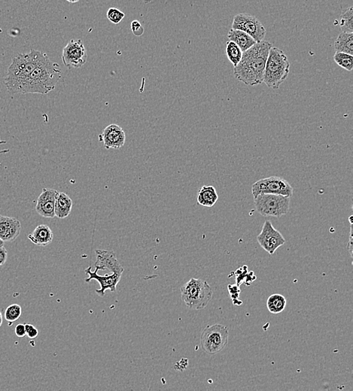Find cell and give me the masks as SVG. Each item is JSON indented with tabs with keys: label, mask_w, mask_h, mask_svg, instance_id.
Returning a JSON list of instances; mask_svg holds the SVG:
<instances>
[{
	"label": "cell",
	"mask_w": 353,
	"mask_h": 391,
	"mask_svg": "<svg viewBox=\"0 0 353 391\" xmlns=\"http://www.w3.org/2000/svg\"><path fill=\"white\" fill-rule=\"evenodd\" d=\"M271 48V43L263 40L242 52L240 61L234 68L236 79L249 86L263 83L266 62Z\"/></svg>",
	"instance_id": "obj_1"
},
{
	"label": "cell",
	"mask_w": 353,
	"mask_h": 391,
	"mask_svg": "<svg viewBox=\"0 0 353 391\" xmlns=\"http://www.w3.org/2000/svg\"><path fill=\"white\" fill-rule=\"evenodd\" d=\"M46 56V53L32 49L30 53L18 54L14 56L4 78L7 91L12 95L20 94L29 75Z\"/></svg>",
	"instance_id": "obj_2"
},
{
	"label": "cell",
	"mask_w": 353,
	"mask_h": 391,
	"mask_svg": "<svg viewBox=\"0 0 353 391\" xmlns=\"http://www.w3.org/2000/svg\"><path fill=\"white\" fill-rule=\"evenodd\" d=\"M60 78L59 64L52 62L47 55L29 75L20 90V94L46 95L55 89Z\"/></svg>",
	"instance_id": "obj_3"
},
{
	"label": "cell",
	"mask_w": 353,
	"mask_h": 391,
	"mask_svg": "<svg viewBox=\"0 0 353 391\" xmlns=\"http://www.w3.org/2000/svg\"><path fill=\"white\" fill-rule=\"evenodd\" d=\"M290 63L286 54L278 48L272 47L266 62L263 82L268 88L277 90L287 79Z\"/></svg>",
	"instance_id": "obj_4"
},
{
	"label": "cell",
	"mask_w": 353,
	"mask_h": 391,
	"mask_svg": "<svg viewBox=\"0 0 353 391\" xmlns=\"http://www.w3.org/2000/svg\"><path fill=\"white\" fill-rule=\"evenodd\" d=\"M181 299L188 309L202 310L211 301L213 290L206 280L192 278L181 287Z\"/></svg>",
	"instance_id": "obj_5"
},
{
	"label": "cell",
	"mask_w": 353,
	"mask_h": 391,
	"mask_svg": "<svg viewBox=\"0 0 353 391\" xmlns=\"http://www.w3.org/2000/svg\"><path fill=\"white\" fill-rule=\"evenodd\" d=\"M229 331L227 326L216 324L208 325L200 335L202 349L209 355L219 354L228 345Z\"/></svg>",
	"instance_id": "obj_6"
},
{
	"label": "cell",
	"mask_w": 353,
	"mask_h": 391,
	"mask_svg": "<svg viewBox=\"0 0 353 391\" xmlns=\"http://www.w3.org/2000/svg\"><path fill=\"white\" fill-rule=\"evenodd\" d=\"M290 199L282 195L263 193L254 198V204L261 216L281 218L289 213Z\"/></svg>",
	"instance_id": "obj_7"
},
{
	"label": "cell",
	"mask_w": 353,
	"mask_h": 391,
	"mask_svg": "<svg viewBox=\"0 0 353 391\" xmlns=\"http://www.w3.org/2000/svg\"><path fill=\"white\" fill-rule=\"evenodd\" d=\"M263 193L282 195V196L292 197L293 194V187L286 180L281 177H269L256 181L252 185V194L254 198L258 195Z\"/></svg>",
	"instance_id": "obj_8"
},
{
	"label": "cell",
	"mask_w": 353,
	"mask_h": 391,
	"mask_svg": "<svg viewBox=\"0 0 353 391\" xmlns=\"http://www.w3.org/2000/svg\"><path fill=\"white\" fill-rule=\"evenodd\" d=\"M232 29L240 30L252 36L256 42L264 40L266 30L257 17L248 14H238L234 17Z\"/></svg>",
	"instance_id": "obj_9"
},
{
	"label": "cell",
	"mask_w": 353,
	"mask_h": 391,
	"mask_svg": "<svg viewBox=\"0 0 353 391\" xmlns=\"http://www.w3.org/2000/svg\"><path fill=\"white\" fill-rule=\"evenodd\" d=\"M257 241L260 246L271 255L286 242L281 232L275 229L270 221L264 222L261 232L257 236Z\"/></svg>",
	"instance_id": "obj_10"
},
{
	"label": "cell",
	"mask_w": 353,
	"mask_h": 391,
	"mask_svg": "<svg viewBox=\"0 0 353 391\" xmlns=\"http://www.w3.org/2000/svg\"><path fill=\"white\" fill-rule=\"evenodd\" d=\"M88 59L86 49L81 39H72L63 49L62 60L69 69H77L85 65Z\"/></svg>",
	"instance_id": "obj_11"
},
{
	"label": "cell",
	"mask_w": 353,
	"mask_h": 391,
	"mask_svg": "<svg viewBox=\"0 0 353 391\" xmlns=\"http://www.w3.org/2000/svg\"><path fill=\"white\" fill-rule=\"evenodd\" d=\"M85 271V273L89 276L88 279H85V281L87 283H89L92 280H97L100 283V289L96 290L95 292L100 297L105 296L107 290H110L112 292L116 291V287H117L118 284L120 281L123 273V272H115V273H111L110 274L101 276L97 273L96 270L92 272L91 267H88Z\"/></svg>",
	"instance_id": "obj_12"
},
{
	"label": "cell",
	"mask_w": 353,
	"mask_h": 391,
	"mask_svg": "<svg viewBox=\"0 0 353 391\" xmlns=\"http://www.w3.org/2000/svg\"><path fill=\"white\" fill-rule=\"evenodd\" d=\"M107 150H118L125 144L126 136L123 129L117 124H110L103 129L99 136Z\"/></svg>",
	"instance_id": "obj_13"
},
{
	"label": "cell",
	"mask_w": 353,
	"mask_h": 391,
	"mask_svg": "<svg viewBox=\"0 0 353 391\" xmlns=\"http://www.w3.org/2000/svg\"><path fill=\"white\" fill-rule=\"evenodd\" d=\"M58 190L52 188H43L36 203V211L39 215L48 219L55 217V206Z\"/></svg>",
	"instance_id": "obj_14"
},
{
	"label": "cell",
	"mask_w": 353,
	"mask_h": 391,
	"mask_svg": "<svg viewBox=\"0 0 353 391\" xmlns=\"http://www.w3.org/2000/svg\"><path fill=\"white\" fill-rule=\"evenodd\" d=\"M21 232L20 222L13 217L0 215V238L4 242H14Z\"/></svg>",
	"instance_id": "obj_15"
},
{
	"label": "cell",
	"mask_w": 353,
	"mask_h": 391,
	"mask_svg": "<svg viewBox=\"0 0 353 391\" xmlns=\"http://www.w3.org/2000/svg\"><path fill=\"white\" fill-rule=\"evenodd\" d=\"M28 238L35 245L46 247L53 241L54 233L48 225L41 224L36 226L32 233L29 234Z\"/></svg>",
	"instance_id": "obj_16"
},
{
	"label": "cell",
	"mask_w": 353,
	"mask_h": 391,
	"mask_svg": "<svg viewBox=\"0 0 353 391\" xmlns=\"http://www.w3.org/2000/svg\"><path fill=\"white\" fill-rule=\"evenodd\" d=\"M72 199L69 195L63 192H58L55 200V216L59 219H66L72 212Z\"/></svg>",
	"instance_id": "obj_17"
},
{
	"label": "cell",
	"mask_w": 353,
	"mask_h": 391,
	"mask_svg": "<svg viewBox=\"0 0 353 391\" xmlns=\"http://www.w3.org/2000/svg\"><path fill=\"white\" fill-rule=\"evenodd\" d=\"M228 38L232 42L236 43L242 52H245L257 43L252 36L240 30L232 29L228 32Z\"/></svg>",
	"instance_id": "obj_18"
},
{
	"label": "cell",
	"mask_w": 353,
	"mask_h": 391,
	"mask_svg": "<svg viewBox=\"0 0 353 391\" xmlns=\"http://www.w3.org/2000/svg\"><path fill=\"white\" fill-rule=\"evenodd\" d=\"M219 200V195L213 186H203L197 194V203L204 207H213Z\"/></svg>",
	"instance_id": "obj_19"
},
{
	"label": "cell",
	"mask_w": 353,
	"mask_h": 391,
	"mask_svg": "<svg viewBox=\"0 0 353 391\" xmlns=\"http://www.w3.org/2000/svg\"><path fill=\"white\" fill-rule=\"evenodd\" d=\"M335 50L336 52L353 55V33H340L335 42Z\"/></svg>",
	"instance_id": "obj_20"
},
{
	"label": "cell",
	"mask_w": 353,
	"mask_h": 391,
	"mask_svg": "<svg viewBox=\"0 0 353 391\" xmlns=\"http://www.w3.org/2000/svg\"><path fill=\"white\" fill-rule=\"evenodd\" d=\"M287 300L283 295L272 294L267 300V307L269 312L272 314H280L286 309Z\"/></svg>",
	"instance_id": "obj_21"
},
{
	"label": "cell",
	"mask_w": 353,
	"mask_h": 391,
	"mask_svg": "<svg viewBox=\"0 0 353 391\" xmlns=\"http://www.w3.org/2000/svg\"><path fill=\"white\" fill-rule=\"evenodd\" d=\"M226 55L235 67L242 58V52L236 43L230 41L227 43Z\"/></svg>",
	"instance_id": "obj_22"
},
{
	"label": "cell",
	"mask_w": 353,
	"mask_h": 391,
	"mask_svg": "<svg viewBox=\"0 0 353 391\" xmlns=\"http://www.w3.org/2000/svg\"><path fill=\"white\" fill-rule=\"evenodd\" d=\"M340 27L344 33H353V8L346 9L340 18Z\"/></svg>",
	"instance_id": "obj_23"
},
{
	"label": "cell",
	"mask_w": 353,
	"mask_h": 391,
	"mask_svg": "<svg viewBox=\"0 0 353 391\" xmlns=\"http://www.w3.org/2000/svg\"><path fill=\"white\" fill-rule=\"evenodd\" d=\"M334 60L338 66L344 68L346 70L351 72L353 69V56L348 54L336 52L334 56Z\"/></svg>",
	"instance_id": "obj_24"
},
{
	"label": "cell",
	"mask_w": 353,
	"mask_h": 391,
	"mask_svg": "<svg viewBox=\"0 0 353 391\" xmlns=\"http://www.w3.org/2000/svg\"><path fill=\"white\" fill-rule=\"evenodd\" d=\"M22 315V308L18 304H12L6 308L4 314L5 319L8 322L9 326L16 322Z\"/></svg>",
	"instance_id": "obj_25"
},
{
	"label": "cell",
	"mask_w": 353,
	"mask_h": 391,
	"mask_svg": "<svg viewBox=\"0 0 353 391\" xmlns=\"http://www.w3.org/2000/svg\"><path fill=\"white\" fill-rule=\"evenodd\" d=\"M125 17L121 11L116 8H110L107 11V17L112 23L115 24H119Z\"/></svg>",
	"instance_id": "obj_26"
},
{
	"label": "cell",
	"mask_w": 353,
	"mask_h": 391,
	"mask_svg": "<svg viewBox=\"0 0 353 391\" xmlns=\"http://www.w3.org/2000/svg\"><path fill=\"white\" fill-rule=\"evenodd\" d=\"M228 291L230 293L231 298L233 300L234 305L235 306H240L242 305V302L239 300V293H240V290H239V286L233 285V284H229L228 285Z\"/></svg>",
	"instance_id": "obj_27"
},
{
	"label": "cell",
	"mask_w": 353,
	"mask_h": 391,
	"mask_svg": "<svg viewBox=\"0 0 353 391\" xmlns=\"http://www.w3.org/2000/svg\"><path fill=\"white\" fill-rule=\"evenodd\" d=\"M24 325H25L26 334L27 336L31 339L37 338L39 335V331L35 328L34 326L30 324H26Z\"/></svg>",
	"instance_id": "obj_28"
},
{
	"label": "cell",
	"mask_w": 353,
	"mask_h": 391,
	"mask_svg": "<svg viewBox=\"0 0 353 391\" xmlns=\"http://www.w3.org/2000/svg\"><path fill=\"white\" fill-rule=\"evenodd\" d=\"M131 29L133 34L136 35V36H140L143 34V28H142V25H141L140 23L138 20H133V22L131 23Z\"/></svg>",
	"instance_id": "obj_29"
},
{
	"label": "cell",
	"mask_w": 353,
	"mask_h": 391,
	"mask_svg": "<svg viewBox=\"0 0 353 391\" xmlns=\"http://www.w3.org/2000/svg\"><path fill=\"white\" fill-rule=\"evenodd\" d=\"M14 333H15V335H17V337L24 338V337L27 335V334H26L25 325L23 324H17L15 327V329H14Z\"/></svg>",
	"instance_id": "obj_30"
},
{
	"label": "cell",
	"mask_w": 353,
	"mask_h": 391,
	"mask_svg": "<svg viewBox=\"0 0 353 391\" xmlns=\"http://www.w3.org/2000/svg\"><path fill=\"white\" fill-rule=\"evenodd\" d=\"M8 258V251L4 246L0 247V267L6 263Z\"/></svg>",
	"instance_id": "obj_31"
},
{
	"label": "cell",
	"mask_w": 353,
	"mask_h": 391,
	"mask_svg": "<svg viewBox=\"0 0 353 391\" xmlns=\"http://www.w3.org/2000/svg\"><path fill=\"white\" fill-rule=\"evenodd\" d=\"M353 223H350V238H349L348 245H347V250H348L349 253H350L351 258L353 257Z\"/></svg>",
	"instance_id": "obj_32"
},
{
	"label": "cell",
	"mask_w": 353,
	"mask_h": 391,
	"mask_svg": "<svg viewBox=\"0 0 353 391\" xmlns=\"http://www.w3.org/2000/svg\"><path fill=\"white\" fill-rule=\"evenodd\" d=\"M2 315L1 312H0V328L2 327Z\"/></svg>",
	"instance_id": "obj_33"
},
{
	"label": "cell",
	"mask_w": 353,
	"mask_h": 391,
	"mask_svg": "<svg viewBox=\"0 0 353 391\" xmlns=\"http://www.w3.org/2000/svg\"><path fill=\"white\" fill-rule=\"evenodd\" d=\"M9 150H2V151H0V155H2V154H5L8 153Z\"/></svg>",
	"instance_id": "obj_34"
},
{
	"label": "cell",
	"mask_w": 353,
	"mask_h": 391,
	"mask_svg": "<svg viewBox=\"0 0 353 391\" xmlns=\"http://www.w3.org/2000/svg\"><path fill=\"white\" fill-rule=\"evenodd\" d=\"M68 2H72V3H75V2H78L79 0H67Z\"/></svg>",
	"instance_id": "obj_35"
},
{
	"label": "cell",
	"mask_w": 353,
	"mask_h": 391,
	"mask_svg": "<svg viewBox=\"0 0 353 391\" xmlns=\"http://www.w3.org/2000/svg\"><path fill=\"white\" fill-rule=\"evenodd\" d=\"M4 243H5V242L0 238V247L4 246Z\"/></svg>",
	"instance_id": "obj_36"
},
{
	"label": "cell",
	"mask_w": 353,
	"mask_h": 391,
	"mask_svg": "<svg viewBox=\"0 0 353 391\" xmlns=\"http://www.w3.org/2000/svg\"><path fill=\"white\" fill-rule=\"evenodd\" d=\"M142 1H144V2H152L153 0H142Z\"/></svg>",
	"instance_id": "obj_37"
},
{
	"label": "cell",
	"mask_w": 353,
	"mask_h": 391,
	"mask_svg": "<svg viewBox=\"0 0 353 391\" xmlns=\"http://www.w3.org/2000/svg\"><path fill=\"white\" fill-rule=\"evenodd\" d=\"M0 166H2V164H0Z\"/></svg>",
	"instance_id": "obj_38"
}]
</instances>
